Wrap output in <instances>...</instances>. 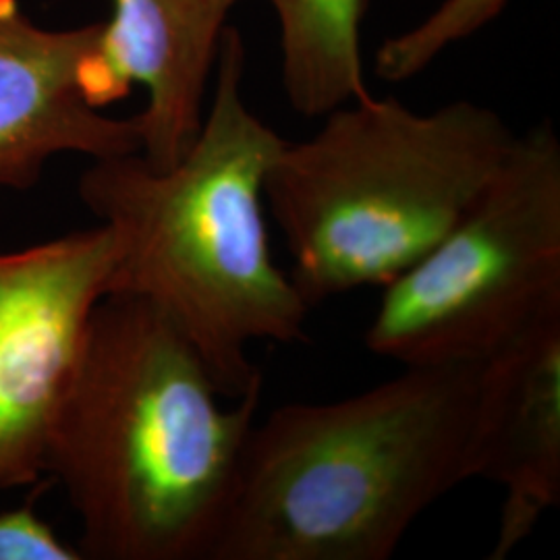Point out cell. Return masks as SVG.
Masks as SVG:
<instances>
[{
    "mask_svg": "<svg viewBox=\"0 0 560 560\" xmlns=\"http://www.w3.org/2000/svg\"><path fill=\"white\" fill-rule=\"evenodd\" d=\"M481 361L409 365L347 399L256 420L210 560H388L469 480Z\"/></svg>",
    "mask_w": 560,
    "mask_h": 560,
    "instance_id": "cell-3",
    "label": "cell"
},
{
    "mask_svg": "<svg viewBox=\"0 0 560 560\" xmlns=\"http://www.w3.org/2000/svg\"><path fill=\"white\" fill-rule=\"evenodd\" d=\"M365 347L384 360H486L560 310V141L550 122L517 136L448 233L382 287Z\"/></svg>",
    "mask_w": 560,
    "mask_h": 560,
    "instance_id": "cell-5",
    "label": "cell"
},
{
    "mask_svg": "<svg viewBox=\"0 0 560 560\" xmlns=\"http://www.w3.org/2000/svg\"><path fill=\"white\" fill-rule=\"evenodd\" d=\"M104 36L106 21L48 30L20 0H0V189L36 187L60 154L104 161L140 152L138 117L102 113Z\"/></svg>",
    "mask_w": 560,
    "mask_h": 560,
    "instance_id": "cell-7",
    "label": "cell"
},
{
    "mask_svg": "<svg viewBox=\"0 0 560 560\" xmlns=\"http://www.w3.org/2000/svg\"><path fill=\"white\" fill-rule=\"evenodd\" d=\"M117 260L108 226L0 252V492L36 486Z\"/></svg>",
    "mask_w": 560,
    "mask_h": 560,
    "instance_id": "cell-6",
    "label": "cell"
},
{
    "mask_svg": "<svg viewBox=\"0 0 560 560\" xmlns=\"http://www.w3.org/2000/svg\"><path fill=\"white\" fill-rule=\"evenodd\" d=\"M511 0H444L416 27L384 42L374 71L384 81H407L425 71L448 46L471 38L497 20Z\"/></svg>",
    "mask_w": 560,
    "mask_h": 560,
    "instance_id": "cell-11",
    "label": "cell"
},
{
    "mask_svg": "<svg viewBox=\"0 0 560 560\" xmlns=\"http://www.w3.org/2000/svg\"><path fill=\"white\" fill-rule=\"evenodd\" d=\"M517 133L476 102L416 113L397 98L342 104L318 133L284 141L264 180L307 307L384 287L459 221Z\"/></svg>",
    "mask_w": 560,
    "mask_h": 560,
    "instance_id": "cell-4",
    "label": "cell"
},
{
    "mask_svg": "<svg viewBox=\"0 0 560 560\" xmlns=\"http://www.w3.org/2000/svg\"><path fill=\"white\" fill-rule=\"evenodd\" d=\"M214 73L200 133L177 164L154 168L140 152L92 161L78 191L115 237L108 295L154 305L240 400L261 388L249 347L303 342L310 307L270 249L264 180L284 140L243 98L235 27H222Z\"/></svg>",
    "mask_w": 560,
    "mask_h": 560,
    "instance_id": "cell-2",
    "label": "cell"
},
{
    "mask_svg": "<svg viewBox=\"0 0 560 560\" xmlns=\"http://www.w3.org/2000/svg\"><path fill=\"white\" fill-rule=\"evenodd\" d=\"M469 480L504 490L490 560H506L560 504V310L481 360Z\"/></svg>",
    "mask_w": 560,
    "mask_h": 560,
    "instance_id": "cell-8",
    "label": "cell"
},
{
    "mask_svg": "<svg viewBox=\"0 0 560 560\" xmlns=\"http://www.w3.org/2000/svg\"><path fill=\"white\" fill-rule=\"evenodd\" d=\"M0 560H81V555L60 540L36 506L27 502L0 513Z\"/></svg>",
    "mask_w": 560,
    "mask_h": 560,
    "instance_id": "cell-12",
    "label": "cell"
},
{
    "mask_svg": "<svg viewBox=\"0 0 560 560\" xmlns=\"http://www.w3.org/2000/svg\"><path fill=\"white\" fill-rule=\"evenodd\" d=\"M210 2H212L214 11L221 15L222 20L226 21V15L231 13V9L235 4H240L241 0H210Z\"/></svg>",
    "mask_w": 560,
    "mask_h": 560,
    "instance_id": "cell-13",
    "label": "cell"
},
{
    "mask_svg": "<svg viewBox=\"0 0 560 560\" xmlns=\"http://www.w3.org/2000/svg\"><path fill=\"white\" fill-rule=\"evenodd\" d=\"M224 20L210 0H113L101 69L106 102L145 90L138 113L141 159L171 168L187 154L206 115Z\"/></svg>",
    "mask_w": 560,
    "mask_h": 560,
    "instance_id": "cell-9",
    "label": "cell"
},
{
    "mask_svg": "<svg viewBox=\"0 0 560 560\" xmlns=\"http://www.w3.org/2000/svg\"><path fill=\"white\" fill-rule=\"evenodd\" d=\"M279 18L282 88L293 110L324 117L365 98L360 25L365 0H268Z\"/></svg>",
    "mask_w": 560,
    "mask_h": 560,
    "instance_id": "cell-10",
    "label": "cell"
},
{
    "mask_svg": "<svg viewBox=\"0 0 560 560\" xmlns=\"http://www.w3.org/2000/svg\"><path fill=\"white\" fill-rule=\"evenodd\" d=\"M260 397L226 399L162 312L106 295L46 448L81 559L210 560Z\"/></svg>",
    "mask_w": 560,
    "mask_h": 560,
    "instance_id": "cell-1",
    "label": "cell"
}]
</instances>
